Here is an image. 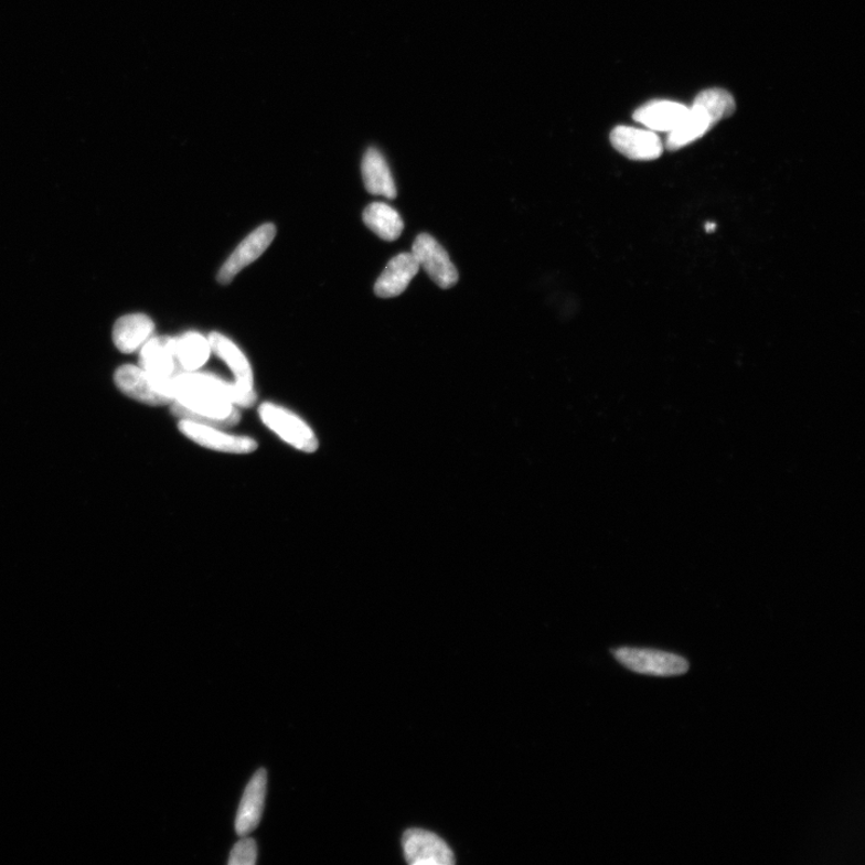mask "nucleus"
<instances>
[{
    "label": "nucleus",
    "mask_w": 865,
    "mask_h": 865,
    "mask_svg": "<svg viewBox=\"0 0 865 865\" xmlns=\"http://www.w3.org/2000/svg\"><path fill=\"white\" fill-rule=\"evenodd\" d=\"M736 111V102L725 89L712 88L703 90L696 97L693 107L679 128L670 132L666 140L669 151H679L705 135L720 120L731 117Z\"/></svg>",
    "instance_id": "nucleus-1"
},
{
    "label": "nucleus",
    "mask_w": 865,
    "mask_h": 865,
    "mask_svg": "<svg viewBox=\"0 0 865 865\" xmlns=\"http://www.w3.org/2000/svg\"><path fill=\"white\" fill-rule=\"evenodd\" d=\"M170 405L172 414L180 420L220 428L233 427L241 420V414L235 405L202 392L181 391L175 394Z\"/></svg>",
    "instance_id": "nucleus-2"
},
{
    "label": "nucleus",
    "mask_w": 865,
    "mask_h": 865,
    "mask_svg": "<svg viewBox=\"0 0 865 865\" xmlns=\"http://www.w3.org/2000/svg\"><path fill=\"white\" fill-rule=\"evenodd\" d=\"M115 383L120 392L142 404L167 405L174 401L173 378L171 381H158L148 374L140 366L125 364L115 373Z\"/></svg>",
    "instance_id": "nucleus-3"
},
{
    "label": "nucleus",
    "mask_w": 865,
    "mask_h": 865,
    "mask_svg": "<svg viewBox=\"0 0 865 865\" xmlns=\"http://www.w3.org/2000/svg\"><path fill=\"white\" fill-rule=\"evenodd\" d=\"M261 421L296 450L313 453L319 449L314 430L299 415L275 403H264L259 409Z\"/></svg>",
    "instance_id": "nucleus-4"
},
{
    "label": "nucleus",
    "mask_w": 865,
    "mask_h": 865,
    "mask_svg": "<svg viewBox=\"0 0 865 865\" xmlns=\"http://www.w3.org/2000/svg\"><path fill=\"white\" fill-rule=\"evenodd\" d=\"M615 658L628 670L654 677H675L688 671L686 659L655 649L619 648L613 651Z\"/></svg>",
    "instance_id": "nucleus-5"
},
{
    "label": "nucleus",
    "mask_w": 865,
    "mask_h": 865,
    "mask_svg": "<svg viewBox=\"0 0 865 865\" xmlns=\"http://www.w3.org/2000/svg\"><path fill=\"white\" fill-rule=\"evenodd\" d=\"M405 859L410 865H452V850L439 835L421 829H410L403 834Z\"/></svg>",
    "instance_id": "nucleus-6"
},
{
    "label": "nucleus",
    "mask_w": 865,
    "mask_h": 865,
    "mask_svg": "<svg viewBox=\"0 0 865 865\" xmlns=\"http://www.w3.org/2000/svg\"><path fill=\"white\" fill-rule=\"evenodd\" d=\"M412 254L418 267L424 268L441 289H450L458 281L457 268L449 254L430 235H418L414 241Z\"/></svg>",
    "instance_id": "nucleus-7"
},
{
    "label": "nucleus",
    "mask_w": 865,
    "mask_h": 865,
    "mask_svg": "<svg viewBox=\"0 0 865 865\" xmlns=\"http://www.w3.org/2000/svg\"><path fill=\"white\" fill-rule=\"evenodd\" d=\"M180 431L189 440L213 451L245 455L258 449L250 437L228 435L223 428L180 420Z\"/></svg>",
    "instance_id": "nucleus-8"
},
{
    "label": "nucleus",
    "mask_w": 865,
    "mask_h": 865,
    "mask_svg": "<svg viewBox=\"0 0 865 865\" xmlns=\"http://www.w3.org/2000/svg\"><path fill=\"white\" fill-rule=\"evenodd\" d=\"M277 228L274 224H265L255 229L248 237L243 239L235 252L229 255L218 274L221 284H228L245 269L248 265L259 259L265 250L273 245Z\"/></svg>",
    "instance_id": "nucleus-9"
},
{
    "label": "nucleus",
    "mask_w": 865,
    "mask_h": 865,
    "mask_svg": "<svg viewBox=\"0 0 865 865\" xmlns=\"http://www.w3.org/2000/svg\"><path fill=\"white\" fill-rule=\"evenodd\" d=\"M611 143L619 153L631 160H655L664 152V143L655 131L627 126L613 129Z\"/></svg>",
    "instance_id": "nucleus-10"
},
{
    "label": "nucleus",
    "mask_w": 865,
    "mask_h": 865,
    "mask_svg": "<svg viewBox=\"0 0 865 865\" xmlns=\"http://www.w3.org/2000/svg\"><path fill=\"white\" fill-rule=\"evenodd\" d=\"M173 341L170 337H152L139 350V366L158 381H171L181 373L174 356Z\"/></svg>",
    "instance_id": "nucleus-11"
},
{
    "label": "nucleus",
    "mask_w": 865,
    "mask_h": 865,
    "mask_svg": "<svg viewBox=\"0 0 865 865\" xmlns=\"http://www.w3.org/2000/svg\"><path fill=\"white\" fill-rule=\"evenodd\" d=\"M267 773L261 768L250 779L242 797L235 822L236 833L239 836H246L258 827L265 807Z\"/></svg>",
    "instance_id": "nucleus-12"
},
{
    "label": "nucleus",
    "mask_w": 865,
    "mask_h": 865,
    "mask_svg": "<svg viewBox=\"0 0 865 865\" xmlns=\"http://www.w3.org/2000/svg\"><path fill=\"white\" fill-rule=\"evenodd\" d=\"M420 267L412 253H402L392 259L381 277L377 278L374 291L382 299H391L403 293L409 287Z\"/></svg>",
    "instance_id": "nucleus-13"
},
{
    "label": "nucleus",
    "mask_w": 865,
    "mask_h": 865,
    "mask_svg": "<svg viewBox=\"0 0 865 865\" xmlns=\"http://www.w3.org/2000/svg\"><path fill=\"white\" fill-rule=\"evenodd\" d=\"M688 107L673 102L660 100L643 105L633 114V119L652 131L671 132L682 124Z\"/></svg>",
    "instance_id": "nucleus-14"
},
{
    "label": "nucleus",
    "mask_w": 865,
    "mask_h": 865,
    "mask_svg": "<svg viewBox=\"0 0 865 865\" xmlns=\"http://www.w3.org/2000/svg\"><path fill=\"white\" fill-rule=\"evenodd\" d=\"M212 353L223 360L235 375V384L243 391H254V374L242 350L228 338L213 332L209 335Z\"/></svg>",
    "instance_id": "nucleus-15"
},
{
    "label": "nucleus",
    "mask_w": 865,
    "mask_h": 865,
    "mask_svg": "<svg viewBox=\"0 0 865 865\" xmlns=\"http://www.w3.org/2000/svg\"><path fill=\"white\" fill-rule=\"evenodd\" d=\"M154 322L145 314H130L117 320L114 328V343L121 353L132 354L151 340Z\"/></svg>",
    "instance_id": "nucleus-16"
},
{
    "label": "nucleus",
    "mask_w": 865,
    "mask_h": 865,
    "mask_svg": "<svg viewBox=\"0 0 865 865\" xmlns=\"http://www.w3.org/2000/svg\"><path fill=\"white\" fill-rule=\"evenodd\" d=\"M362 178L364 186L372 195H382L391 200L397 197L394 178L385 158L376 148H370L363 157Z\"/></svg>",
    "instance_id": "nucleus-17"
},
{
    "label": "nucleus",
    "mask_w": 865,
    "mask_h": 865,
    "mask_svg": "<svg viewBox=\"0 0 865 865\" xmlns=\"http://www.w3.org/2000/svg\"><path fill=\"white\" fill-rule=\"evenodd\" d=\"M174 356L183 372H196L204 367L212 350L209 338L188 332L173 341Z\"/></svg>",
    "instance_id": "nucleus-18"
},
{
    "label": "nucleus",
    "mask_w": 865,
    "mask_h": 865,
    "mask_svg": "<svg viewBox=\"0 0 865 865\" xmlns=\"http://www.w3.org/2000/svg\"><path fill=\"white\" fill-rule=\"evenodd\" d=\"M363 222L384 241H396L403 233L399 213L383 202H374L363 212Z\"/></svg>",
    "instance_id": "nucleus-19"
},
{
    "label": "nucleus",
    "mask_w": 865,
    "mask_h": 865,
    "mask_svg": "<svg viewBox=\"0 0 865 865\" xmlns=\"http://www.w3.org/2000/svg\"><path fill=\"white\" fill-rule=\"evenodd\" d=\"M258 859V846L252 837H242L229 854V865H254Z\"/></svg>",
    "instance_id": "nucleus-20"
}]
</instances>
